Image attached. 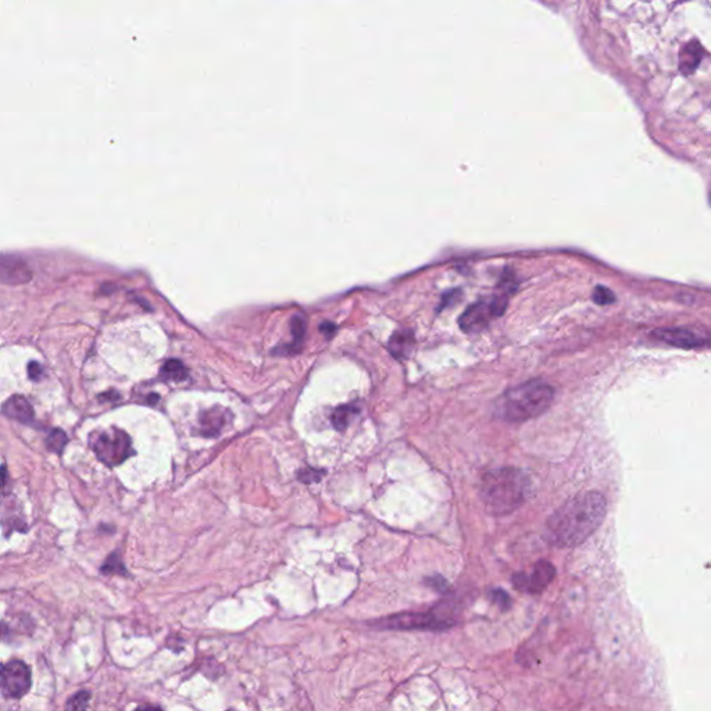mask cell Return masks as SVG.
Wrapping results in <instances>:
<instances>
[{
	"label": "cell",
	"instance_id": "cell-1",
	"mask_svg": "<svg viewBox=\"0 0 711 711\" xmlns=\"http://www.w3.org/2000/svg\"><path fill=\"white\" fill-rule=\"evenodd\" d=\"M606 512V499L599 492L576 495L550 515L544 527L546 539L557 547L578 546L601 525Z\"/></svg>",
	"mask_w": 711,
	"mask_h": 711
},
{
	"label": "cell",
	"instance_id": "cell-2",
	"mask_svg": "<svg viewBox=\"0 0 711 711\" xmlns=\"http://www.w3.org/2000/svg\"><path fill=\"white\" fill-rule=\"evenodd\" d=\"M531 495V480L517 468H500L488 473L481 486L486 512L503 517L520 509Z\"/></svg>",
	"mask_w": 711,
	"mask_h": 711
},
{
	"label": "cell",
	"instance_id": "cell-3",
	"mask_svg": "<svg viewBox=\"0 0 711 711\" xmlns=\"http://www.w3.org/2000/svg\"><path fill=\"white\" fill-rule=\"evenodd\" d=\"M554 399V389L543 381H528L507 391L496 406L497 416L509 423H524L543 414Z\"/></svg>",
	"mask_w": 711,
	"mask_h": 711
},
{
	"label": "cell",
	"instance_id": "cell-4",
	"mask_svg": "<svg viewBox=\"0 0 711 711\" xmlns=\"http://www.w3.org/2000/svg\"><path fill=\"white\" fill-rule=\"evenodd\" d=\"M374 626L381 629H398V631H446L455 626V618L446 617L445 610L439 606L426 613H401L382 618Z\"/></svg>",
	"mask_w": 711,
	"mask_h": 711
},
{
	"label": "cell",
	"instance_id": "cell-5",
	"mask_svg": "<svg viewBox=\"0 0 711 711\" xmlns=\"http://www.w3.org/2000/svg\"><path fill=\"white\" fill-rule=\"evenodd\" d=\"M509 305L507 296L503 293L493 295L471 305L458 318V325L463 332L478 334L497 317L503 315Z\"/></svg>",
	"mask_w": 711,
	"mask_h": 711
},
{
	"label": "cell",
	"instance_id": "cell-6",
	"mask_svg": "<svg viewBox=\"0 0 711 711\" xmlns=\"http://www.w3.org/2000/svg\"><path fill=\"white\" fill-rule=\"evenodd\" d=\"M90 445L98 458L110 467L124 463L134 455L131 438L127 432L118 428H110L100 432L92 439Z\"/></svg>",
	"mask_w": 711,
	"mask_h": 711
},
{
	"label": "cell",
	"instance_id": "cell-7",
	"mask_svg": "<svg viewBox=\"0 0 711 711\" xmlns=\"http://www.w3.org/2000/svg\"><path fill=\"white\" fill-rule=\"evenodd\" d=\"M31 670L24 661L13 660L7 664L0 663V689L4 696L20 699L31 688Z\"/></svg>",
	"mask_w": 711,
	"mask_h": 711
},
{
	"label": "cell",
	"instance_id": "cell-8",
	"mask_svg": "<svg viewBox=\"0 0 711 711\" xmlns=\"http://www.w3.org/2000/svg\"><path fill=\"white\" fill-rule=\"evenodd\" d=\"M556 576V569L552 563L541 560L538 562L531 574H515L512 576V584L518 591H524L528 594H542L554 579Z\"/></svg>",
	"mask_w": 711,
	"mask_h": 711
},
{
	"label": "cell",
	"instance_id": "cell-9",
	"mask_svg": "<svg viewBox=\"0 0 711 711\" xmlns=\"http://www.w3.org/2000/svg\"><path fill=\"white\" fill-rule=\"evenodd\" d=\"M657 341L664 342L674 347L681 349H696L709 346V334L703 330L695 328H661L653 332Z\"/></svg>",
	"mask_w": 711,
	"mask_h": 711
},
{
	"label": "cell",
	"instance_id": "cell-10",
	"mask_svg": "<svg viewBox=\"0 0 711 711\" xmlns=\"http://www.w3.org/2000/svg\"><path fill=\"white\" fill-rule=\"evenodd\" d=\"M32 271L21 257L0 256V284L24 285L31 281Z\"/></svg>",
	"mask_w": 711,
	"mask_h": 711
},
{
	"label": "cell",
	"instance_id": "cell-11",
	"mask_svg": "<svg viewBox=\"0 0 711 711\" xmlns=\"http://www.w3.org/2000/svg\"><path fill=\"white\" fill-rule=\"evenodd\" d=\"M231 418V413L227 409L214 406L200 416V433L206 438L217 436L221 431L227 427L228 420Z\"/></svg>",
	"mask_w": 711,
	"mask_h": 711
},
{
	"label": "cell",
	"instance_id": "cell-12",
	"mask_svg": "<svg viewBox=\"0 0 711 711\" xmlns=\"http://www.w3.org/2000/svg\"><path fill=\"white\" fill-rule=\"evenodd\" d=\"M3 414H6L9 418L16 420L21 424H28L31 426L35 420V411L31 406L28 400L20 395H14L10 399H7L3 404L1 409Z\"/></svg>",
	"mask_w": 711,
	"mask_h": 711
},
{
	"label": "cell",
	"instance_id": "cell-13",
	"mask_svg": "<svg viewBox=\"0 0 711 711\" xmlns=\"http://www.w3.org/2000/svg\"><path fill=\"white\" fill-rule=\"evenodd\" d=\"M391 354L398 360H406L410 357L414 349V335L410 330L396 331L388 343Z\"/></svg>",
	"mask_w": 711,
	"mask_h": 711
},
{
	"label": "cell",
	"instance_id": "cell-14",
	"mask_svg": "<svg viewBox=\"0 0 711 711\" xmlns=\"http://www.w3.org/2000/svg\"><path fill=\"white\" fill-rule=\"evenodd\" d=\"M702 58H703V48H702V45H699L697 41H692V42L686 43L683 46L681 56H680L681 71L685 75L692 74L702 63Z\"/></svg>",
	"mask_w": 711,
	"mask_h": 711
},
{
	"label": "cell",
	"instance_id": "cell-15",
	"mask_svg": "<svg viewBox=\"0 0 711 711\" xmlns=\"http://www.w3.org/2000/svg\"><path fill=\"white\" fill-rule=\"evenodd\" d=\"M189 372L185 367V364L179 360H167L164 366L160 370V376L164 381H172V382H182L188 378Z\"/></svg>",
	"mask_w": 711,
	"mask_h": 711
},
{
	"label": "cell",
	"instance_id": "cell-16",
	"mask_svg": "<svg viewBox=\"0 0 711 711\" xmlns=\"http://www.w3.org/2000/svg\"><path fill=\"white\" fill-rule=\"evenodd\" d=\"M359 413V407L354 404H344L338 409H335L331 414V423L338 431L346 429L350 424L352 418Z\"/></svg>",
	"mask_w": 711,
	"mask_h": 711
},
{
	"label": "cell",
	"instance_id": "cell-17",
	"mask_svg": "<svg viewBox=\"0 0 711 711\" xmlns=\"http://www.w3.org/2000/svg\"><path fill=\"white\" fill-rule=\"evenodd\" d=\"M290 332H292V337H293V343L286 346V349H289V352H297L302 344H303V341H305V335H306V320L303 318V315H293L292 320H290Z\"/></svg>",
	"mask_w": 711,
	"mask_h": 711
},
{
	"label": "cell",
	"instance_id": "cell-18",
	"mask_svg": "<svg viewBox=\"0 0 711 711\" xmlns=\"http://www.w3.org/2000/svg\"><path fill=\"white\" fill-rule=\"evenodd\" d=\"M102 574L105 575H128L127 572V569L120 557L118 553H113L107 557V560L105 562V564L102 566Z\"/></svg>",
	"mask_w": 711,
	"mask_h": 711
},
{
	"label": "cell",
	"instance_id": "cell-19",
	"mask_svg": "<svg viewBox=\"0 0 711 711\" xmlns=\"http://www.w3.org/2000/svg\"><path fill=\"white\" fill-rule=\"evenodd\" d=\"M67 442H68V438L61 429H53L46 438V446L52 452H56V453H61V451L65 448Z\"/></svg>",
	"mask_w": 711,
	"mask_h": 711
},
{
	"label": "cell",
	"instance_id": "cell-20",
	"mask_svg": "<svg viewBox=\"0 0 711 711\" xmlns=\"http://www.w3.org/2000/svg\"><path fill=\"white\" fill-rule=\"evenodd\" d=\"M89 700H90L89 692H86V690L78 692L67 702L65 711H88Z\"/></svg>",
	"mask_w": 711,
	"mask_h": 711
},
{
	"label": "cell",
	"instance_id": "cell-21",
	"mask_svg": "<svg viewBox=\"0 0 711 711\" xmlns=\"http://www.w3.org/2000/svg\"><path fill=\"white\" fill-rule=\"evenodd\" d=\"M592 299L599 306H607V305H611L616 302L614 293L609 288L601 286V285L595 288V290L592 293Z\"/></svg>",
	"mask_w": 711,
	"mask_h": 711
},
{
	"label": "cell",
	"instance_id": "cell-22",
	"mask_svg": "<svg viewBox=\"0 0 711 711\" xmlns=\"http://www.w3.org/2000/svg\"><path fill=\"white\" fill-rule=\"evenodd\" d=\"M492 601L502 611H507L512 607V599L509 596V594L505 592L503 589H495V591H492Z\"/></svg>",
	"mask_w": 711,
	"mask_h": 711
},
{
	"label": "cell",
	"instance_id": "cell-23",
	"mask_svg": "<svg viewBox=\"0 0 711 711\" xmlns=\"http://www.w3.org/2000/svg\"><path fill=\"white\" fill-rule=\"evenodd\" d=\"M324 475V471H317V470H312V468H306V470H302L299 471V475L297 478L305 483V484H313V483H318Z\"/></svg>",
	"mask_w": 711,
	"mask_h": 711
},
{
	"label": "cell",
	"instance_id": "cell-24",
	"mask_svg": "<svg viewBox=\"0 0 711 711\" xmlns=\"http://www.w3.org/2000/svg\"><path fill=\"white\" fill-rule=\"evenodd\" d=\"M28 375L31 379L39 381L42 378V375H43L42 366L39 363H36V362H31L28 364Z\"/></svg>",
	"mask_w": 711,
	"mask_h": 711
},
{
	"label": "cell",
	"instance_id": "cell-25",
	"mask_svg": "<svg viewBox=\"0 0 711 711\" xmlns=\"http://www.w3.org/2000/svg\"><path fill=\"white\" fill-rule=\"evenodd\" d=\"M427 584L429 586L435 588L436 591H445L448 586L446 581L442 576H431V578H428Z\"/></svg>",
	"mask_w": 711,
	"mask_h": 711
},
{
	"label": "cell",
	"instance_id": "cell-26",
	"mask_svg": "<svg viewBox=\"0 0 711 711\" xmlns=\"http://www.w3.org/2000/svg\"><path fill=\"white\" fill-rule=\"evenodd\" d=\"M320 330H321V332H324V334H325V337H327V338H330V337H332V335H334V332L337 331V327H335L332 322H324V324H321Z\"/></svg>",
	"mask_w": 711,
	"mask_h": 711
},
{
	"label": "cell",
	"instance_id": "cell-27",
	"mask_svg": "<svg viewBox=\"0 0 711 711\" xmlns=\"http://www.w3.org/2000/svg\"><path fill=\"white\" fill-rule=\"evenodd\" d=\"M99 399H100L102 401H106V400H112V401H113V400L120 399V394H118V392H106V394H102V395L99 396Z\"/></svg>",
	"mask_w": 711,
	"mask_h": 711
},
{
	"label": "cell",
	"instance_id": "cell-28",
	"mask_svg": "<svg viewBox=\"0 0 711 711\" xmlns=\"http://www.w3.org/2000/svg\"><path fill=\"white\" fill-rule=\"evenodd\" d=\"M135 711H164V710H163V709H160V707H157V706H152V705H146V706H141V707H138V709H137V710Z\"/></svg>",
	"mask_w": 711,
	"mask_h": 711
},
{
	"label": "cell",
	"instance_id": "cell-29",
	"mask_svg": "<svg viewBox=\"0 0 711 711\" xmlns=\"http://www.w3.org/2000/svg\"><path fill=\"white\" fill-rule=\"evenodd\" d=\"M9 635V626H6L4 623H0V641L4 639V636Z\"/></svg>",
	"mask_w": 711,
	"mask_h": 711
},
{
	"label": "cell",
	"instance_id": "cell-30",
	"mask_svg": "<svg viewBox=\"0 0 711 711\" xmlns=\"http://www.w3.org/2000/svg\"><path fill=\"white\" fill-rule=\"evenodd\" d=\"M4 478H6V470H4V467H1L0 468V485L4 483Z\"/></svg>",
	"mask_w": 711,
	"mask_h": 711
}]
</instances>
